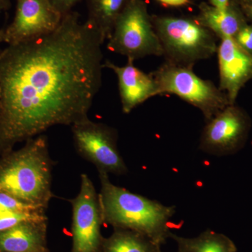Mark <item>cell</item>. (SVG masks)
Here are the masks:
<instances>
[{
  "instance_id": "6da1fadb",
  "label": "cell",
  "mask_w": 252,
  "mask_h": 252,
  "mask_svg": "<svg viewBox=\"0 0 252 252\" xmlns=\"http://www.w3.org/2000/svg\"><path fill=\"white\" fill-rule=\"evenodd\" d=\"M104 43L77 12L44 35L0 51V156L55 126L89 117L102 86Z\"/></svg>"
},
{
  "instance_id": "ba28073f",
  "label": "cell",
  "mask_w": 252,
  "mask_h": 252,
  "mask_svg": "<svg viewBox=\"0 0 252 252\" xmlns=\"http://www.w3.org/2000/svg\"><path fill=\"white\" fill-rule=\"evenodd\" d=\"M251 126L248 113L235 104H230L207 122L200 149L217 157L237 153L246 143Z\"/></svg>"
},
{
  "instance_id": "9c48e42d",
  "label": "cell",
  "mask_w": 252,
  "mask_h": 252,
  "mask_svg": "<svg viewBox=\"0 0 252 252\" xmlns=\"http://www.w3.org/2000/svg\"><path fill=\"white\" fill-rule=\"evenodd\" d=\"M72 207V252H99L103 237L98 193L86 174L81 175L80 190L71 200Z\"/></svg>"
},
{
  "instance_id": "ffe728a7",
  "label": "cell",
  "mask_w": 252,
  "mask_h": 252,
  "mask_svg": "<svg viewBox=\"0 0 252 252\" xmlns=\"http://www.w3.org/2000/svg\"><path fill=\"white\" fill-rule=\"evenodd\" d=\"M233 39L242 49L252 54V26H244Z\"/></svg>"
},
{
  "instance_id": "7a4b0ae2",
  "label": "cell",
  "mask_w": 252,
  "mask_h": 252,
  "mask_svg": "<svg viewBox=\"0 0 252 252\" xmlns=\"http://www.w3.org/2000/svg\"><path fill=\"white\" fill-rule=\"evenodd\" d=\"M98 172L102 223L114 228L137 232L162 246L171 233L170 223L175 214V207L166 206L118 187L110 182L109 174Z\"/></svg>"
},
{
  "instance_id": "7c38bea8",
  "label": "cell",
  "mask_w": 252,
  "mask_h": 252,
  "mask_svg": "<svg viewBox=\"0 0 252 252\" xmlns=\"http://www.w3.org/2000/svg\"><path fill=\"white\" fill-rule=\"evenodd\" d=\"M103 67L108 68L117 75L124 114H129L147 99L157 95V84L152 74H146L136 67L134 61L127 60L125 65L119 66L106 61Z\"/></svg>"
},
{
  "instance_id": "484cf974",
  "label": "cell",
  "mask_w": 252,
  "mask_h": 252,
  "mask_svg": "<svg viewBox=\"0 0 252 252\" xmlns=\"http://www.w3.org/2000/svg\"><path fill=\"white\" fill-rule=\"evenodd\" d=\"M0 42H4V31L0 30Z\"/></svg>"
},
{
  "instance_id": "277c9868",
  "label": "cell",
  "mask_w": 252,
  "mask_h": 252,
  "mask_svg": "<svg viewBox=\"0 0 252 252\" xmlns=\"http://www.w3.org/2000/svg\"><path fill=\"white\" fill-rule=\"evenodd\" d=\"M154 29L160 39L166 62L193 67L198 61L216 54V35L199 22L187 18H156Z\"/></svg>"
},
{
  "instance_id": "8fae6325",
  "label": "cell",
  "mask_w": 252,
  "mask_h": 252,
  "mask_svg": "<svg viewBox=\"0 0 252 252\" xmlns=\"http://www.w3.org/2000/svg\"><path fill=\"white\" fill-rule=\"evenodd\" d=\"M217 48L220 89L235 104L239 93L252 79V54L242 49L233 38L220 39Z\"/></svg>"
},
{
  "instance_id": "83f0119b",
  "label": "cell",
  "mask_w": 252,
  "mask_h": 252,
  "mask_svg": "<svg viewBox=\"0 0 252 252\" xmlns=\"http://www.w3.org/2000/svg\"></svg>"
},
{
  "instance_id": "2e32d148",
  "label": "cell",
  "mask_w": 252,
  "mask_h": 252,
  "mask_svg": "<svg viewBox=\"0 0 252 252\" xmlns=\"http://www.w3.org/2000/svg\"><path fill=\"white\" fill-rule=\"evenodd\" d=\"M99 252H162L161 245L132 230L114 228L109 238H102Z\"/></svg>"
},
{
  "instance_id": "44dd1931",
  "label": "cell",
  "mask_w": 252,
  "mask_h": 252,
  "mask_svg": "<svg viewBox=\"0 0 252 252\" xmlns=\"http://www.w3.org/2000/svg\"><path fill=\"white\" fill-rule=\"evenodd\" d=\"M80 1L81 0H49L52 6L62 15L63 17L72 11L73 7Z\"/></svg>"
},
{
  "instance_id": "30bf717a",
  "label": "cell",
  "mask_w": 252,
  "mask_h": 252,
  "mask_svg": "<svg viewBox=\"0 0 252 252\" xmlns=\"http://www.w3.org/2000/svg\"><path fill=\"white\" fill-rule=\"evenodd\" d=\"M62 19L49 0H16L14 20L4 31V42L10 45L44 35L59 27Z\"/></svg>"
},
{
  "instance_id": "3957f363",
  "label": "cell",
  "mask_w": 252,
  "mask_h": 252,
  "mask_svg": "<svg viewBox=\"0 0 252 252\" xmlns=\"http://www.w3.org/2000/svg\"><path fill=\"white\" fill-rule=\"evenodd\" d=\"M48 138L41 134L29 139L22 148L0 159V192L39 208L47 209L54 197Z\"/></svg>"
},
{
  "instance_id": "4fadbf2b",
  "label": "cell",
  "mask_w": 252,
  "mask_h": 252,
  "mask_svg": "<svg viewBox=\"0 0 252 252\" xmlns=\"http://www.w3.org/2000/svg\"><path fill=\"white\" fill-rule=\"evenodd\" d=\"M47 252V220L24 222L0 232V252Z\"/></svg>"
},
{
  "instance_id": "603a6c76",
  "label": "cell",
  "mask_w": 252,
  "mask_h": 252,
  "mask_svg": "<svg viewBox=\"0 0 252 252\" xmlns=\"http://www.w3.org/2000/svg\"><path fill=\"white\" fill-rule=\"evenodd\" d=\"M212 6L217 9H225L229 4V0H210Z\"/></svg>"
},
{
  "instance_id": "7402d4cb",
  "label": "cell",
  "mask_w": 252,
  "mask_h": 252,
  "mask_svg": "<svg viewBox=\"0 0 252 252\" xmlns=\"http://www.w3.org/2000/svg\"><path fill=\"white\" fill-rule=\"evenodd\" d=\"M158 1L167 6H180L187 4L189 0H158Z\"/></svg>"
},
{
  "instance_id": "9a60e30c",
  "label": "cell",
  "mask_w": 252,
  "mask_h": 252,
  "mask_svg": "<svg viewBox=\"0 0 252 252\" xmlns=\"http://www.w3.org/2000/svg\"><path fill=\"white\" fill-rule=\"evenodd\" d=\"M130 0H86L87 22L90 23L102 36L108 41L112 36L118 18Z\"/></svg>"
},
{
  "instance_id": "d6986e66",
  "label": "cell",
  "mask_w": 252,
  "mask_h": 252,
  "mask_svg": "<svg viewBox=\"0 0 252 252\" xmlns=\"http://www.w3.org/2000/svg\"><path fill=\"white\" fill-rule=\"evenodd\" d=\"M38 210L45 209L34 206L9 194L0 192V215L14 212L35 211Z\"/></svg>"
},
{
  "instance_id": "52a82bcc",
  "label": "cell",
  "mask_w": 252,
  "mask_h": 252,
  "mask_svg": "<svg viewBox=\"0 0 252 252\" xmlns=\"http://www.w3.org/2000/svg\"><path fill=\"white\" fill-rule=\"evenodd\" d=\"M71 127L78 153L95 165L98 172L117 175L127 173V166L118 149L117 130L89 117Z\"/></svg>"
},
{
  "instance_id": "5b68a950",
  "label": "cell",
  "mask_w": 252,
  "mask_h": 252,
  "mask_svg": "<svg viewBox=\"0 0 252 252\" xmlns=\"http://www.w3.org/2000/svg\"><path fill=\"white\" fill-rule=\"evenodd\" d=\"M157 86V95L173 94L200 109L206 122L230 105L226 94L214 83L204 80L193 67L165 62L151 73Z\"/></svg>"
},
{
  "instance_id": "8992f818",
  "label": "cell",
  "mask_w": 252,
  "mask_h": 252,
  "mask_svg": "<svg viewBox=\"0 0 252 252\" xmlns=\"http://www.w3.org/2000/svg\"><path fill=\"white\" fill-rule=\"evenodd\" d=\"M107 49L132 61L149 56H163L161 43L143 1H129L115 23Z\"/></svg>"
},
{
  "instance_id": "ac0fdd59",
  "label": "cell",
  "mask_w": 252,
  "mask_h": 252,
  "mask_svg": "<svg viewBox=\"0 0 252 252\" xmlns=\"http://www.w3.org/2000/svg\"><path fill=\"white\" fill-rule=\"evenodd\" d=\"M45 212V210H38L0 215V232L10 229L24 222L47 220Z\"/></svg>"
},
{
  "instance_id": "cb8c5ba5",
  "label": "cell",
  "mask_w": 252,
  "mask_h": 252,
  "mask_svg": "<svg viewBox=\"0 0 252 252\" xmlns=\"http://www.w3.org/2000/svg\"><path fill=\"white\" fill-rule=\"evenodd\" d=\"M244 9H245V12H246L249 17L252 20V4H245L244 5Z\"/></svg>"
},
{
  "instance_id": "4316f807",
  "label": "cell",
  "mask_w": 252,
  "mask_h": 252,
  "mask_svg": "<svg viewBox=\"0 0 252 252\" xmlns=\"http://www.w3.org/2000/svg\"><path fill=\"white\" fill-rule=\"evenodd\" d=\"M250 1H251V3H250V4H252V0H250Z\"/></svg>"
},
{
  "instance_id": "5bb4252c",
  "label": "cell",
  "mask_w": 252,
  "mask_h": 252,
  "mask_svg": "<svg viewBox=\"0 0 252 252\" xmlns=\"http://www.w3.org/2000/svg\"><path fill=\"white\" fill-rule=\"evenodd\" d=\"M220 38H233L246 26L240 13L228 4L225 9L203 5L200 10V22Z\"/></svg>"
},
{
  "instance_id": "e0dca14e",
  "label": "cell",
  "mask_w": 252,
  "mask_h": 252,
  "mask_svg": "<svg viewBox=\"0 0 252 252\" xmlns=\"http://www.w3.org/2000/svg\"><path fill=\"white\" fill-rule=\"evenodd\" d=\"M169 238L177 243V252H237L236 245L228 236L210 229L195 238H184L171 232Z\"/></svg>"
},
{
  "instance_id": "d4e9b609",
  "label": "cell",
  "mask_w": 252,
  "mask_h": 252,
  "mask_svg": "<svg viewBox=\"0 0 252 252\" xmlns=\"http://www.w3.org/2000/svg\"><path fill=\"white\" fill-rule=\"evenodd\" d=\"M9 5V0H0V11L7 9Z\"/></svg>"
}]
</instances>
